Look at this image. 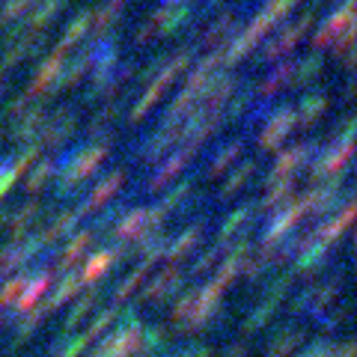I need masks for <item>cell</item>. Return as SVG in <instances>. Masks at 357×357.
I'll use <instances>...</instances> for the list:
<instances>
[{
	"label": "cell",
	"mask_w": 357,
	"mask_h": 357,
	"mask_svg": "<svg viewBox=\"0 0 357 357\" xmlns=\"http://www.w3.org/2000/svg\"><path fill=\"white\" fill-rule=\"evenodd\" d=\"M298 3V0H268V3H265V9H262V13L259 15H256L253 18V24H250V30L256 33V36H265V33L268 30H271L274 24H277V21H280V18H286L289 13H292V6Z\"/></svg>",
	"instance_id": "cell-16"
},
{
	"label": "cell",
	"mask_w": 357,
	"mask_h": 357,
	"mask_svg": "<svg viewBox=\"0 0 357 357\" xmlns=\"http://www.w3.org/2000/svg\"><path fill=\"white\" fill-rule=\"evenodd\" d=\"M178 280H182V277H178V271H176V265H167L164 271L155 277V280L143 289V301H161L164 295H170L173 289L178 286Z\"/></svg>",
	"instance_id": "cell-23"
},
{
	"label": "cell",
	"mask_w": 357,
	"mask_h": 357,
	"mask_svg": "<svg viewBox=\"0 0 357 357\" xmlns=\"http://www.w3.org/2000/svg\"><path fill=\"white\" fill-rule=\"evenodd\" d=\"M188 194H191V182H182V185H176L173 191L167 194V197L161 199V203H158V208H161V211H167V215H170V211H173L178 203H182V199H185Z\"/></svg>",
	"instance_id": "cell-46"
},
{
	"label": "cell",
	"mask_w": 357,
	"mask_h": 357,
	"mask_svg": "<svg viewBox=\"0 0 357 357\" xmlns=\"http://www.w3.org/2000/svg\"><path fill=\"white\" fill-rule=\"evenodd\" d=\"M241 149H244V143L241 140H232V143H227L215 158H211V164H208V176H220L227 167L232 164V161H238V155H241Z\"/></svg>",
	"instance_id": "cell-36"
},
{
	"label": "cell",
	"mask_w": 357,
	"mask_h": 357,
	"mask_svg": "<svg viewBox=\"0 0 357 357\" xmlns=\"http://www.w3.org/2000/svg\"><path fill=\"white\" fill-rule=\"evenodd\" d=\"M60 60L63 57L51 54V57L39 66L36 75H33V81H30V86H27V98H42V102H48V89L54 86V81H57V75L63 69Z\"/></svg>",
	"instance_id": "cell-12"
},
{
	"label": "cell",
	"mask_w": 357,
	"mask_h": 357,
	"mask_svg": "<svg viewBox=\"0 0 357 357\" xmlns=\"http://www.w3.org/2000/svg\"><path fill=\"white\" fill-rule=\"evenodd\" d=\"M199 236H203V223H194L191 229H185L182 236H178V238L170 244V248H167V259H170V265H176L178 259H182V256L191 253V248L199 241Z\"/></svg>",
	"instance_id": "cell-28"
},
{
	"label": "cell",
	"mask_w": 357,
	"mask_h": 357,
	"mask_svg": "<svg viewBox=\"0 0 357 357\" xmlns=\"http://www.w3.org/2000/svg\"><path fill=\"white\" fill-rule=\"evenodd\" d=\"M39 155H42V146H39V143H27L24 152H18V158H15L13 164H9V173H13L15 178H21V176H24V173L30 170V164L36 161Z\"/></svg>",
	"instance_id": "cell-40"
},
{
	"label": "cell",
	"mask_w": 357,
	"mask_h": 357,
	"mask_svg": "<svg viewBox=\"0 0 357 357\" xmlns=\"http://www.w3.org/2000/svg\"><path fill=\"white\" fill-rule=\"evenodd\" d=\"M45 122H48V110H45V102H39L36 107L24 110L18 119H15V128H13V140L15 143H24V140H33L36 134H42Z\"/></svg>",
	"instance_id": "cell-13"
},
{
	"label": "cell",
	"mask_w": 357,
	"mask_h": 357,
	"mask_svg": "<svg viewBox=\"0 0 357 357\" xmlns=\"http://www.w3.org/2000/svg\"><path fill=\"white\" fill-rule=\"evenodd\" d=\"M3 167H6V164H0V170H3Z\"/></svg>",
	"instance_id": "cell-56"
},
{
	"label": "cell",
	"mask_w": 357,
	"mask_h": 357,
	"mask_svg": "<svg viewBox=\"0 0 357 357\" xmlns=\"http://www.w3.org/2000/svg\"><path fill=\"white\" fill-rule=\"evenodd\" d=\"M146 229V208H134L128 215H122L116 229H114V238L116 241H134L140 232Z\"/></svg>",
	"instance_id": "cell-22"
},
{
	"label": "cell",
	"mask_w": 357,
	"mask_h": 357,
	"mask_svg": "<svg viewBox=\"0 0 357 357\" xmlns=\"http://www.w3.org/2000/svg\"><path fill=\"white\" fill-rule=\"evenodd\" d=\"M122 182H126V170H114V173L105 178V182H98V185H96V191L86 197V203L75 208V211H77V218H84L86 211H93V208H98V206H105L107 199L122 188Z\"/></svg>",
	"instance_id": "cell-14"
},
{
	"label": "cell",
	"mask_w": 357,
	"mask_h": 357,
	"mask_svg": "<svg viewBox=\"0 0 357 357\" xmlns=\"http://www.w3.org/2000/svg\"><path fill=\"white\" fill-rule=\"evenodd\" d=\"M223 250H227V241H220L218 248L206 250V253H203V256H199V259H197V265H194V274H203V271H208V268L218 262V256H220Z\"/></svg>",
	"instance_id": "cell-50"
},
{
	"label": "cell",
	"mask_w": 357,
	"mask_h": 357,
	"mask_svg": "<svg viewBox=\"0 0 357 357\" xmlns=\"http://www.w3.org/2000/svg\"><path fill=\"white\" fill-rule=\"evenodd\" d=\"M39 211H42V203H39V199H30L27 206H21L15 215H13V223H9V236L15 238V244L21 241V236H24V229L30 227L33 220H36Z\"/></svg>",
	"instance_id": "cell-30"
},
{
	"label": "cell",
	"mask_w": 357,
	"mask_h": 357,
	"mask_svg": "<svg viewBox=\"0 0 357 357\" xmlns=\"http://www.w3.org/2000/svg\"><path fill=\"white\" fill-rule=\"evenodd\" d=\"M236 27H238V24H236V13H223L218 21H211L208 30L203 33V39H199V42L208 45V48H211V45H215V48H220L223 39H229L232 33H236Z\"/></svg>",
	"instance_id": "cell-25"
},
{
	"label": "cell",
	"mask_w": 357,
	"mask_h": 357,
	"mask_svg": "<svg viewBox=\"0 0 357 357\" xmlns=\"http://www.w3.org/2000/svg\"><path fill=\"white\" fill-rule=\"evenodd\" d=\"M295 194V178H283V182H268L265 185V194L259 199V208L262 211H271L277 208L280 203H286V199H292Z\"/></svg>",
	"instance_id": "cell-26"
},
{
	"label": "cell",
	"mask_w": 357,
	"mask_h": 357,
	"mask_svg": "<svg viewBox=\"0 0 357 357\" xmlns=\"http://www.w3.org/2000/svg\"><path fill=\"white\" fill-rule=\"evenodd\" d=\"M114 319H116V310H105V312H102V316H98V319L93 321V325H89V331L84 333V340L89 342V340L102 337V331H105V328H107V325H110V321H114Z\"/></svg>",
	"instance_id": "cell-49"
},
{
	"label": "cell",
	"mask_w": 357,
	"mask_h": 357,
	"mask_svg": "<svg viewBox=\"0 0 357 357\" xmlns=\"http://www.w3.org/2000/svg\"><path fill=\"white\" fill-rule=\"evenodd\" d=\"M54 173H57V161H54V158H42V161L30 170V176H27V191H30V194H39L42 188H45V182H48Z\"/></svg>",
	"instance_id": "cell-35"
},
{
	"label": "cell",
	"mask_w": 357,
	"mask_h": 357,
	"mask_svg": "<svg viewBox=\"0 0 357 357\" xmlns=\"http://www.w3.org/2000/svg\"><path fill=\"white\" fill-rule=\"evenodd\" d=\"M241 81L236 75H227V72H220V75H215L211 77V81L203 86V93H199V107L203 110H218L223 107V102H227V98L236 93V86H238Z\"/></svg>",
	"instance_id": "cell-7"
},
{
	"label": "cell",
	"mask_w": 357,
	"mask_h": 357,
	"mask_svg": "<svg viewBox=\"0 0 357 357\" xmlns=\"http://www.w3.org/2000/svg\"><path fill=\"white\" fill-rule=\"evenodd\" d=\"M66 3H69V0H45V3L36 9V13L27 18V24H24V27H30L33 33H42L54 18H57V13H60Z\"/></svg>",
	"instance_id": "cell-31"
},
{
	"label": "cell",
	"mask_w": 357,
	"mask_h": 357,
	"mask_svg": "<svg viewBox=\"0 0 357 357\" xmlns=\"http://www.w3.org/2000/svg\"><path fill=\"white\" fill-rule=\"evenodd\" d=\"M77 289H81V277H77L75 271H72V274H66V277H63V283L57 286V292H54V295H51V301L45 304V310H48V312L60 310V307L66 304V301H69V298L77 292Z\"/></svg>",
	"instance_id": "cell-34"
},
{
	"label": "cell",
	"mask_w": 357,
	"mask_h": 357,
	"mask_svg": "<svg viewBox=\"0 0 357 357\" xmlns=\"http://www.w3.org/2000/svg\"><path fill=\"white\" fill-rule=\"evenodd\" d=\"M84 345H86V340H84V337H77V340H72L69 345H66V351H63L60 357H77V354L84 351Z\"/></svg>",
	"instance_id": "cell-52"
},
{
	"label": "cell",
	"mask_w": 357,
	"mask_h": 357,
	"mask_svg": "<svg viewBox=\"0 0 357 357\" xmlns=\"http://www.w3.org/2000/svg\"><path fill=\"white\" fill-rule=\"evenodd\" d=\"M292 128H295V107H280L271 119H268V126L262 128L259 149H277L280 143H286Z\"/></svg>",
	"instance_id": "cell-9"
},
{
	"label": "cell",
	"mask_w": 357,
	"mask_h": 357,
	"mask_svg": "<svg viewBox=\"0 0 357 357\" xmlns=\"http://www.w3.org/2000/svg\"><path fill=\"white\" fill-rule=\"evenodd\" d=\"M325 253H328V248H321L319 241H312L310 248L301 253V259L295 262V271H316L321 265V259H325Z\"/></svg>",
	"instance_id": "cell-41"
},
{
	"label": "cell",
	"mask_w": 357,
	"mask_h": 357,
	"mask_svg": "<svg viewBox=\"0 0 357 357\" xmlns=\"http://www.w3.org/2000/svg\"><path fill=\"white\" fill-rule=\"evenodd\" d=\"M312 21H316V13L310 9V13L301 15V18L295 21V24H286V30L280 33V36H274L271 42L265 45L262 60H277V57H283V54H289V51H292L301 39L307 36V30L312 27Z\"/></svg>",
	"instance_id": "cell-2"
},
{
	"label": "cell",
	"mask_w": 357,
	"mask_h": 357,
	"mask_svg": "<svg viewBox=\"0 0 357 357\" xmlns=\"http://www.w3.org/2000/svg\"><path fill=\"white\" fill-rule=\"evenodd\" d=\"M354 39H357V27L351 24L349 30L342 33V36L333 39V51L342 54V57H351V54H354Z\"/></svg>",
	"instance_id": "cell-48"
},
{
	"label": "cell",
	"mask_w": 357,
	"mask_h": 357,
	"mask_svg": "<svg viewBox=\"0 0 357 357\" xmlns=\"http://www.w3.org/2000/svg\"><path fill=\"white\" fill-rule=\"evenodd\" d=\"M93 241H96L93 229H84V232H77V236H72L69 244L63 248V253L57 256V268H60V271H69V268L81 259L89 248H93Z\"/></svg>",
	"instance_id": "cell-19"
},
{
	"label": "cell",
	"mask_w": 357,
	"mask_h": 357,
	"mask_svg": "<svg viewBox=\"0 0 357 357\" xmlns=\"http://www.w3.org/2000/svg\"><path fill=\"white\" fill-rule=\"evenodd\" d=\"M6 75H9V72L0 69V93H3V86H6Z\"/></svg>",
	"instance_id": "cell-54"
},
{
	"label": "cell",
	"mask_w": 357,
	"mask_h": 357,
	"mask_svg": "<svg viewBox=\"0 0 357 357\" xmlns=\"http://www.w3.org/2000/svg\"><path fill=\"white\" fill-rule=\"evenodd\" d=\"M77 220H81V218H77V211H63V215H60L57 220H54L48 229H42L39 236H33V238L39 241V248H48V244H54L57 238H63L66 232H72Z\"/></svg>",
	"instance_id": "cell-27"
},
{
	"label": "cell",
	"mask_w": 357,
	"mask_h": 357,
	"mask_svg": "<svg viewBox=\"0 0 357 357\" xmlns=\"http://www.w3.org/2000/svg\"><path fill=\"white\" fill-rule=\"evenodd\" d=\"M33 3L30 0H6L3 9H0V24H6V21H15L18 15H24V9H30Z\"/></svg>",
	"instance_id": "cell-47"
},
{
	"label": "cell",
	"mask_w": 357,
	"mask_h": 357,
	"mask_svg": "<svg viewBox=\"0 0 357 357\" xmlns=\"http://www.w3.org/2000/svg\"><path fill=\"white\" fill-rule=\"evenodd\" d=\"M331 357H354V342H345V345H333V354Z\"/></svg>",
	"instance_id": "cell-53"
},
{
	"label": "cell",
	"mask_w": 357,
	"mask_h": 357,
	"mask_svg": "<svg viewBox=\"0 0 357 357\" xmlns=\"http://www.w3.org/2000/svg\"><path fill=\"white\" fill-rule=\"evenodd\" d=\"M354 211H357V206H354L351 199H349V203H345V208H342V211H337V215H333L328 223H321V227H319L316 232H312V238H316V241L321 244V248H331V244H333V241H340V236H342V232L351 227V220H354Z\"/></svg>",
	"instance_id": "cell-11"
},
{
	"label": "cell",
	"mask_w": 357,
	"mask_h": 357,
	"mask_svg": "<svg viewBox=\"0 0 357 357\" xmlns=\"http://www.w3.org/2000/svg\"><path fill=\"white\" fill-rule=\"evenodd\" d=\"M354 6H357V0H342V6L333 9V15L325 18V24H319L316 36H312V48H325L337 36H342L354 24Z\"/></svg>",
	"instance_id": "cell-3"
},
{
	"label": "cell",
	"mask_w": 357,
	"mask_h": 357,
	"mask_svg": "<svg viewBox=\"0 0 357 357\" xmlns=\"http://www.w3.org/2000/svg\"><path fill=\"white\" fill-rule=\"evenodd\" d=\"M328 110V96L325 93H312L301 98V107L295 110V122H301L304 128H310L312 122H319L321 114Z\"/></svg>",
	"instance_id": "cell-21"
},
{
	"label": "cell",
	"mask_w": 357,
	"mask_h": 357,
	"mask_svg": "<svg viewBox=\"0 0 357 357\" xmlns=\"http://www.w3.org/2000/svg\"><path fill=\"white\" fill-rule=\"evenodd\" d=\"M119 107H122V102H114L105 110H98V114L93 116V122H89V134H105L110 128V122H114V116L119 114Z\"/></svg>",
	"instance_id": "cell-44"
},
{
	"label": "cell",
	"mask_w": 357,
	"mask_h": 357,
	"mask_svg": "<svg viewBox=\"0 0 357 357\" xmlns=\"http://www.w3.org/2000/svg\"><path fill=\"white\" fill-rule=\"evenodd\" d=\"M122 9H126V0H107L105 6H98L93 9V24H89V42H98L102 39V33L110 27V24H116V18L122 15Z\"/></svg>",
	"instance_id": "cell-18"
},
{
	"label": "cell",
	"mask_w": 357,
	"mask_h": 357,
	"mask_svg": "<svg viewBox=\"0 0 357 357\" xmlns=\"http://www.w3.org/2000/svg\"><path fill=\"white\" fill-rule=\"evenodd\" d=\"M0 137H3V122H0Z\"/></svg>",
	"instance_id": "cell-55"
},
{
	"label": "cell",
	"mask_w": 357,
	"mask_h": 357,
	"mask_svg": "<svg viewBox=\"0 0 357 357\" xmlns=\"http://www.w3.org/2000/svg\"><path fill=\"white\" fill-rule=\"evenodd\" d=\"M119 256H122V248L98 250L96 256H89V262H86L84 274H81V283H96V280H102V277L107 274V268H114V265H116Z\"/></svg>",
	"instance_id": "cell-20"
},
{
	"label": "cell",
	"mask_w": 357,
	"mask_h": 357,
	"mask_svg": "<svg viewBox=\"0 0 357 357\" xmlns=\"http://www.w3.org/2000/svg\"><path fill=\"white\" fill-rule=\"evenodd\" d=\"M307 211H310V208H307V203H304V197H301V199H295L292 206H286L283 211H277V215H274V220L268 223V229H265V238H262V244H280V238L286 236L289 229L295 227V223H298L301 218L307 215Z\"/></svg>",
	"instance_id": "cell-10"
},
{
	"label": "cell",
	"mask_w": 357,
	"mask_h": 357,
	"mask_svg": "<svg viewBox=\"0 0 357 357\" xmlns=\"http://www.w3.org/2000/svg\"><path fill=\"white\" fill-rule=\"evenodd\" d=\"M194 152H197V146H191V143H185V146L178 149V152L173 155V158H167V161L158 167V170H155V176L149 178V191H161V188H164L167 182H170V178H173L178 170H182V167H185L188 161L194 158Z\"/></svg>",
	"instance_id": "cell-15"
},
{
	"label": "cell",
	"mask_w": 357,
	"mask_h": 357,
	"mask_svg": "<svg viewBox=\"0 0 357 357\" xmlns=\"http://www.w3.org/2000/svg\"><path fill=\"white\" fill-rule=\"evenodd\" d=\"M89 24H93V9H84V13H77L69 24H66V33H63V39L57 42V48H54V54L57 57H63L66 51L72 48L75 42H81L86 33H89Z\"/></svg>",
	"instance_id": "cell-17"
},
{
	"label": "cell",
	"mask_w": 357,
	"mask_h": 357,
	"mask_svg": "<svg viewBox=\"0 0 357 357\" xmlns=\"http://www.w3.org/2000/svg\"><path fill=\"white\" fill-rule=\"evenodd\" d=\"M316 152V143H295V146H286V152L277 155V161L268 173V182H283V178H292V173L298 167H304V161Z\"/></svg>",
	"instance_id": "cell-4"
},
{
	"label": "cell",
	"mask_w": 357,
	"mask_h": 357,
	"mask_svg": "<svg viewBox=\"0 0 357 357\" xmlns=\"http://www.w3.org/2000/svg\"><path fill=\"white\" fill-rule=\"evenodd\" d=\"M319 69H321V54L319 51H312L307 60H301V63H295V69H292V86H304L307 81H312V77L319 75Z\"/></svg>",
	"instance_id": "cell-33"
},
{
	"label": "cell",
	"mask_w": 357,
	"mask_h": 357,
	"mask_svg": "<svg viewBox=\"0 0 357 357\" xmlns=\"http://www.w3.org/2000/svg\"><path fill=\"white\" fill-rule=\"evenodd\" d=\"M351 155H354V140H340V143H333V146L321 155V158L312 164V170H310V178H325V176H337L345 170V164L351 161Z\"/></svg>",
	"instance_id": "cell-5"
},
{
	"label": "cell",
	"mask_w": 357,
	"mask_h": 357,
	"mask_svg": "<svg viewBox=\"0 0 357 357\" xmlns=\"http://www.w3.org/2000/svg\"><path fill=\"white\" fill-rule=\"evenodd\" d=\"M164 89H167V84H164V81H158V77H155V81L146 86V93L140 96V102L134 105V110H131V122H140L143 116H146L149 110L155 107V102H158V98H161V93H164Z\"/></svg>",
	"instance_id": "cell-32"
},
{
	"label": "cell",
	"mask_w": 357,
	"mask_h": 357,
	"mask_svg": "<svg viewBox=\"0 0 357 357\" xmlns=\"http://www.w3.org/2000/svg\"><path fill=\"white\" fill-rule=\"evenodd\" d=\"M274 307H277V304H265V307H259V310H256V312H253V319L248 321V331H256V328H262V325H265V321H268V319H271V312H274Z\"/></svg>",
	"instance_id": "cell-51"
},
{
	"label": "cell",
	"mask_w": 357,
	"mask_h": 357,
	"mask_svg": "<svg viewBox=\"0 0 357 357\" xmlns=\"http://www.w3.org/2000/svg\"><path fill=\"white\" fill-rule=\"evenodd\" d=\"M253 161H244L241 167H238V170L236 173H232L229 178H227V185H223V191H220V199H229V197H236L238 191H241V188L244 185H248V178L253 176Z\"/></svg>",
	"instance_id": "cell-38"
},
{
	"label": "cell",
	"mask_w": 357,
	"mask_h": 357,
	"mask_svg": "<svg viewBox=\"0 0 357 357\" xmlns=\"http://www.w3.org/2000/svg\"><path fill=\"white\" fill-rule=\"evenodd\" d=\"M292 69H295V63H283V66H277V69L271 72L262 81V86H259V93H262V98H268V96H274L280 86H286L289 81H292Z\"/></svg>",
	"instance_id": "cell-37"
},
{
	"label": "cell",
	"mask_w": 357,
	"mask_h": 357,
	"mask_svg": "<svg viewBox=\"0 0 357 357\" xmlns=\"http://www.w3.org/2000/svg\"><path fill=\"white\" fill-rule=\"evenodd\" d=\"M253 208H256V206H253V203H248V206H241L238 211H232V215L227 218V223H223V227H220V241H227V238L232 236V232L241 229L244 223L250 220V211H253Z\"/></svg>",
	"instance_id": "cell-43"
},
{
	"label": "cell",
	"mask_w": 357,
	"mask_h": 357,
	"mask_svg": "<svg viewBox=\"0 0 357 357\" xmlns=\"http://www.w3.org/2000/svg\"><path fill=\"white\" fill-rule=\"evenodd\" d=\"M48 286H51V274H39L36 280H30L27 286H24V292H21V298H18V312H30L33 307H36V301L48 292Z\"/></svg>",
	"instance_id": "cell-29"
},
{
	"label": "cell",
	"mask_w": 357,
	"mask_h": 357,
	"mask_svg": "<svg viewBox=\"0 0 357 357\" xmlns=\"http://www.w3.org/2000/svg\"><path fill=\"white\" fill-rule=\"evenodd\" d=\"M24 286H27V277L24 274H18V277H13V280H6L3 286H0V307H6V304H13L15 298H21Z\"/></svg>",
	"instance_id": "cell-45"
},
{
	"label": "cell",
	"mask_w": 357,
	"mask_h": 357,
	"mask_svg": "<svg viewBox=\"0 0 357 357\" xmlns=\"http://www.w3.org/2000/svg\"><path fill=\"white\" fill-rule=\"evenodd\" d=\"M96 301H98V289H93V292H86L77 304L72 307V312H69V321H66V331H72V328H77L81 321L86 319V312L96 307Z\"/></svg>",
	"instance_id": "cell-39"
},
{
	"label": "cell",
	"mask_w": 357,
	"mask_h": 357,
	"mask_svg": "<svg viewBox=\"0 0 357 357\" xmlns=\"http://www.w3.org/2000/svg\"><path fill=\"white\" fill-rule=\"evenodd\" d=\"M107 158V143H93V146H86L81 149L77 155H72L69 161H66V167L60 170V178H57V194L66 197V194H75V188L84 182V178H89L96 170H98V164H102Z\"/></svg>",
	"instance_id": "cell-1"
},
{
	"label": "cell",
	"mask_w": 357,
	"mask_h": 357,
	"mask_svg": "<svg viewBox=\"0 0 357 357\" xmlns=\"http://www.w3.org/2000/svg\"><path fill=\"white\" fill-rule=\"evenodd\" d=\"M39 45H42V33H30V36H24L18 45H13V48L6 51V57H3V63H0V69L3 72H9L13 66H18L21 60H27V57H33V54L39 51Z\"/></svg>",
	"instance_id": "cell-24"
},
{
	"label": "cell",
	"mask_w": 357,
	"mask_h": 357,
	"mask_svg": "<svg viewBox=\"0 0 357 357\" xmlns=\"http://www.w3.org/2000/svg\"><path fill=\"white\" fill-rule=\"evenodd\" d=\"M77 126V119H75V110L69 107H63L60 114H54L48 122H45V128L39 134V146L42 149H48V146H63V140H69L72 137V131Z\"/></svg>",
	"instance_id": "cell-6"
},
{
	"label": "cell",
	"mask_w": 357,
	"mask_h": 357,
	"mask_svg": "<svg viewBox=\"0 0 357 357\" xmlns=\"http://www.w3.org/2000/svg\"><path fill=\"white\" fill-rule=\"evenodd\" d=\"M298 342H301V331L289 328V331H283L280 337H277V340L271 342V349H268V357H286L289 351L295 349Z\"/></svg>",
	"instance_id": "cell-42"
},
{
	"label": "cell",
	"mask_w": 357,
	"mask_h": 357,
	"mask_svg": "<svg viewBox=\"0 0 357 357\" xmlns=\"http://www.w3.org/2000/svg\"><path fill=\"white\" fill-rule=\"evenodd\" d=\"M140 333H143V328H119V331H114V337L98 349L96 357H134L143 349Z\"/></svg>",
	"instance_id": "cell-8"
}]
</instances>
